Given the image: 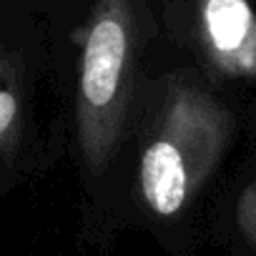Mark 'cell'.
I'll return each instance as SVG.
<instances>
[{
  "instance_id": "cell-1",
  "label": "cell",
  "mask_w": 256,
  "mask_h": 256,
  "mask_svg": "<svg viewBox=\"0 0 256 256\" xmlns=\"http://www.w3.org/2000/svg\"><path fill=\"white\" fill-rule=\"evenodd\" d=\"M226 138L221 103L188 78H168L138 164V188L151 214L181 216L216 168Z\"/></svg>"
},
{
  "instance_id": "cell-2",
  "label": "cell",
  "mask_w": 256,
  "mask_h": 256,
  "mask_svg": "<svg viewBox=\"0 0 256 256\" xmlns=\"http://www.w3.org/2000/svg\"><path fill=\"white\" fill-rule=\"evenodd\" d=\"M144 30L136 0H96L83 36L76 126L83 166L103 174L131 118Z\"/></svg>"
},
{
  "instance_id": "cell-3",
  "label": "cell",
  "mask_w": 256,
  "mask_h": 256,
  "mask_svg": "<svg viewBox=\"0 0 256 256\" xmlns=\"http://www.w3.org/2000/svg\"><path fill=\"white\" fill-rule=\"evenodd\" d=\"M198 13L211 63L234 78L256 76V16L246 0H201Z\"/></svg>"
},
{
  "instance_id": "cell-4",
  "label": "cell",
  "mask_w": 256,
  "mask_h": 256,
  "mask_svg": "<svg viewBox=\"0 0 256 256\" xmlns=\"http://www.w3.org/2000/svg\"><path fill=\"white\" fill-rule=\"evenodd\" d=\"M26 131V78L23 63L0 38V158H16Z\"/></svg>"
},
{
  "instance_id": "cell-5",
  "label": "cell",
  "mask_w": 256,
  "mask_h": 256,
  "mask_svg": "<svg viewBox=\"0 0 256 256\" xmlns=\"http://www.w3.org/2000/svg\"><path fill=\"white\" fill-rule=\"evenodd\" d=\"M236 218L238 226L244 231V236L248 238V244L256 248V184H251L241 198H238V208H236Z\"/></svg>"
}]
</instances>
